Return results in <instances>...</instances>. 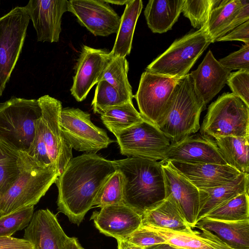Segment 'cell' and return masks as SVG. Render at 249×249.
<instances>
[{
  "label": "cell",
  "instance_id": "ac0fdd59",
  "mask_svg": "<svg viewBox=\"0 0 249 249\" xmlns=\"http://www.w3.org/2000/svg\"><path fill=\"white\" fill-rule=\"evenodd\" d=\"M92 220L100 233L118 240H126L142 225V215L124 204L101 208Z\"/></svg>",
  "mask_w": 249,
  "mask_h": 249
},
{
  "label": "cell",
  "instance_id": "ffe728a7",
  "mask_svg": "<svg viewBox=\"0 0 249 249\" xmlns=\"http://www.w3.org/2000/svg\"><path fill=\"white\" fill-rule=\"evenodd\" d=\"M173 167L198 189L222 186L234 182L241 174L228 165L190 163L169 161Z\"/></svg>",
  "mask_w": 249,
  "mask_h": 249
},
{
  "label": "cell",
  "instance_id": "7402d4cb",
  "mask_svg": "<svg viewBox=\"0 0 249 249\" xmlns=\"http://www.w3.org/2000/svg\"><path fill=\"white\" fill-rule=\"evenodd\" d=\"M195 227L210 231L232 249H249V220L227 221L204 217Z\"/></svg>",
  "mask_w": 249,
  "mask_h": 249
},
{
  "label": "cell",
  "instance_id": "603a6c76",
  "mask_svg": "<svg viewBox=\"0 0 249 249\" xmlns=\"http://www.w3.org/2000/svg\"><path fill=\"white\" fill-rule=\"evenodd\" d=\"M145 226L161 236L166 243L176 248L184 249H232L207 230H201V232L193 230L189 232L178 231Z\"/></svg>",
  "mask_w": 249,
  "mask_h": 249
},
{
  "label": "cell",
  "instance_id": "f35d334b",
  "mask_svg": "<svg viewBox=\"0 0 249 249\" xmlns=\"http://www.w3.org/2000/svg\"><path fill=\"white\" fill-rule=\"evenodd\" d=\"M126 240L143 248L159 244L166 243L165 240L161 236L146 226L142 225Z\"/></svg>",
  "mask_w": 249,
  "mask_h": 249
},
{
  "label": "cell",
  "instance_id": "8fae6325",
  "mask_svg": "<svg viewBox=\"0 0 249 249\" xmlns=\"http://www.w3.org/2000/svg\"><path fill=\"white\" fill-rule=\"evenodd\" d=\"M122 155L162 161L171 145L155 125L144 120L115 135Z\"/></svg>",
  "mask_w": 249,
  "mask_h": 249
},
{
  "label": "cell",
  "instance_id": "52a82bcc",
  "mask_svg": "<svg viewBox=\"0 0 249 249\" xmlns=\"http://www.w3.org/2000/svg\"><path fill=\"white\" fill-rule=\"evenodd\" d=\"M212 138L249 136V106L232 93H224L208 109L200 128Z\"/></svg>",
  "mask_w": 249,
  "mask_h": 249
},
{
  "label": "cell",
  "instance_id": "d6a6232c",
  "mask_svg": "<svg viewBox=\"0 0 249 249\" xmlns=\"http://www.w3.org/2000/svg\"><path fill=\"white\" fill-rule=\"evenodd\" d=\"M124 187L123 175L117 169L107 178L100 189L94 206L102 208L123 204Z\"/></svg>",
  "mask_w": 249,
  "mask_h": 249
},
{
  "label": "cell",
  "instance_id": "6da1fadb",
  "mask_svg": "<svg viewBox=\"0 0 249 249\" xmlns=\"http://www.w3.org/2000/svg\"><path fill=\"white\" fill-rule=\"evenodd\" d=\"M113 160L86 153L68 162L54 183L58 191L57 210L79 226L94 206L97 194L116 170Z\"/></svg>",
  "mask_w": 249,
  "mask_h": 249
},
{
  "label": "cell",
  "instance_id": "484cf974",
  "mask_svg": "<svg viewBox=\"0 0 249 249\" xmlns=\"http://www.w3.org/2000/svg\"><path fill=\"white\" fill-rule=\"evenodd\" d=\"M184 0H150L144 11L148 27L154 33L171 30L177 21Z\"/></svg>",
  "mask_w": 249,
  "mask_h": 249
},
{
  "label": "cell",
  "instance_id": "e0dca14e",
  "mask_svg": "<svg viewBox=\"0 0 249 249\" xmlns=\"http://www.w3.org/2000/svg\"><path fill=\"white\" fill-rule=\"evenodd\" d=\"M68 4L67 0H31L24 7L36 30L38 41H59L62 17L68 11Z\"/></svg>",
  "mask_w": 249,
  "mask_h": 249
},
{
  "label": "cell",
  "instance_id": "277c9868",
  "mask_svg": "<svg viewBox=\"0 0 249 249\" xmlns=\"http://www.w3.org/2000/svg\"><path fill=\"white\" fill-rule=\"evenodd\" d=\"M205 108L187 74L179 78L157 126L171 144L178 142L198 131L200 114Z\"/></svg>",
  "mask_w": 249,
  "mask_h": 249
},
{
  "label": "cell",
  "instance_id": "c3c4849f",
  "mask_svg": "<svg viewBox=\"0 0 249 249\" xmlns=\"http://www.w3.org/2000/svg\"><path fill=\"white\" fill-rule=\"evenodd\" d=\"M2 92H3V91L1 90L0 87V97L1 96V95L2 94Z\"/></svg>",
  "mask_w": 249,
  "mask_h": 249
},
{
  "label": "cell",
  "instance_id": "f546056e",
  "mask_svg": "<svg viewBox=\"0 0 249 249\" xmlns=\"http://www.w3.org/2000/svg\"><path fill=\"white\" fill-rule=\"evenodd\" d=\"M100 115L103 124L115 136L144 120L132 101L109 108Z\"/></svg>",
  "mask_w": 249,
  "mask_h": 249
},
{
  "label": "cell",
  "instance_id": "9c48e42d",
  "mask_svg": "<svg viewBox=\"0 0 249 249\" xmlns=\"http://www.w3.org/2000/svg\"><path fill=\"white\" fill-rule=\"evenodd\" d=\"M30 18L17 6L0 18V87L4 91L24 44Z\"/></svg>",
  "mask_w": 249,
  "mask_h": 249
},
{
  "label": "cell",
  "instance_id": "8d00e7d4",
  "mask_svg": "<svg viewBox=\"0 0 249 249\" xmlns=\"http://www.w3.org/2000/svg\"><path fill=\"white\" fill-rule=\"evenodd\" d=\"M34 213V206L22 208L0 217V237H12L16 232L25 229Z\"/></svg>",
  "mask_w": 249,
  "mask_h": 249
},
{
  "label": "cell",
  "instance_id": "836d02e7",
  "mask_svg": "<svg viewBox=\"0 0 249 249\" xmlns=\"http://www.w3.org/2000/svg\"><path fill=\"white\" fill-rule=\"evenodd\" d=\"M220 2L217 0H184L181 12L194 28L207 29L210 13Z\"/></svg>",
  "mask_w": 249,
  "mask_h": 249
},
{
  "label": "cell",
  "instance_id": "d590c367",
  "mask_svg": "<svg viewBox=\"0 0 249 249\" xmlns=\"http://www.w3.org/2000/svg\"><path fill=\"white\" fill-rule=\"evenodd\" d=\"M18 155L0 144V197L13 185L18 177Z\"/></svg>",
  "mask_w": 249,
  "mask_h": 249
},
{
  "label": "cell",
  "instance_id": "7c38bea8",
  "mask_svg": "<svg viewBox=\"0 0 249 249\" xmlns=\"http://www.w3.org/2000/svg\"><path fill=\"white\" fill-rule=\"evenodd\" d=\"M179 78L147 71L141 77L135 98L142 118L156 126L162 119L168 103Z\"/></svg>",
  "mask_w": 249,
  "mask_h": 249
},
{
  "label": "cell",
  "instance_id": "30bf717a",
  "mask_svg": "<svg viewBox=\"0 0 249 249\" xmlns=\"http://www.w3.org/2000/svg\"><path fill=\"white\" fill-rule=\"evenodd\" d=\"M60 122L65 139L77 151L96 153L113 142L92 123L89 113L79 108H62Z\"/></svg>",
  "mask_w": 249,
  "mask_h": 249
},
{
  "label": "cell",
  "instance_id": "ee69618b",
  "mask_svg": "<svg viewBox=\"0 0 249 249\" xmlns=\"http://www.w3.org/2000/svg\"><path fill=\"white\" fill-rule=\"evenodd\" d=\"M65 249H84L76 237H69L66 242Z\"/></svg>",
  "mask_w": 249,
  "mask_h": 249
},
{
  "label": "cell",
  "instance_id": "7a4b0ae2",
  "mask_svg": "<svg viewBox=\"0 0 249 249\" xmlns=\"http://www.w3.org/2000/svg\"><path fill=\"white\" fill-rule=\"evenodd\" d=\"M113 161L124 177V205L142 215L165 198L161 161L134 157Z\"/></svg>",
  "mask_w": 249,
  "mask_h": 249
},
{
  "label": "cell",
  "instance_id": "60d3db41",
  "mask_svg": "<svg viewBox=\"0 0 249 249\" xmlns=\"http://www.w3.org/2000/svg\"><path fill=\"white\" fill-rule=\"evenodd\" d=\"M238 40L245 44H249V20L237 26L232 31L218 38L216 41Z\"/></svg>",
  "mask_w": 249,
  "mask_h": 249
},
{
  "label": "cell",
  "instance_id": "4fadbf2b",
  "mask_svg": "<svg viewBox=\"0 0 249 249\" xmlns=\"http://www.w3.org/2000/svg\"><path fill=\"white\" fill-rule=\"evenodd\" d=\"M68 11L94 36L118 33L121 17L105 0H68Z\"/></svg>",
  "mask_w": 249,
  "mask_h": 249
},
{
  "label": "cell",
  "instance_id": "e575fe53",
  "mask_svg": "<svg viewBox=\"0 0 249 249\" xmlns=\"http://www.w3.org/2000/svg\"><path fill=\"white\" fill-rule=\"evenodd\" d=\"M132 101L121 95L105 80L97 83L91 106L94 113L102 114L107 109Z\"/></svg>",
  "mask_w": 249,
  "mask_h": 249
},
{
  "label": "cell",
  "instance_id": "5bb4252c",
  "mask_svg": "<svg viewBox=\"0 0 249 249\" xmlns=\"http://www.w3.org/2000/svg\"><path fill=\"white\" fill-rule=\"evenodd\" d=\"M110 52L83 45L75 66V73L71 89L78 102L87 97L91 88L100 81L104 71L112 58Z\"/></svg>",
  "mask_w": 249,
  "mask_h": 249
},
{
  "label": "cell",
  "instance_id": "83f0119b",
  "mask_svg": "<svg viewBox=\"0 0 249 249\" xmlns=\"http://www.w3.org/2000/svg\"><path fill=\"white\" fill-rule=\"evenodd\" d=\"M249 136L214 138L227 164L241 173L249 175Z\"/></svg>",
  "mask_w": 249,
  "mask_h": 249
},
{
  "label": "cell",
  "instance_id": "ab89813d",
  "mask_svg": "<svg viewBox=\"0 0 249 249\" xmlns=\"http://www.w3.org/2000/svg\"><path fill=\"white\" fill-rule=\"evenodd\" d=\"M225 68L249 70V44H245L238 51L218 60Z\"/></svg>",
  "mask_w": 249,
  "mask_h": 249
},
{
  "label": "cell",
  "instance_id": "2e32d148",
  "mask_svg": "<svg viewBox=\"0 0 249 249\" xmlns=\"http://www.w3.org/2000/svg\"><path fill=\"white\" fill-rule=\"evenodd\" d=\"M165 198L173 199L192 228L197 222L199 191L187 178L175 169L169 162L162 163Z\"/></svg>",
  "mask_w": 249,
  "mask_h": 249
},
{
  "label": "cell",
  "instance_id": "74e56055",
  "mask_svg": "<svg viewBox=\"0 0 249 249\" xmlns=\"http://www.w3.org/2000/svg\"><path fill=\"white\" fill-rule=\"evenodd\" d=\"M226 84L233 94L249 106V70H241L230 73Z\"/></svg>",
  "mask_w": 249,
  "mask_h": 249
},
{
  "label": "cell",
  "instance_id": "1f68e13d",
  "mask_svg": "<svg viewBox=\"0 0 249 249\" xmlns=\"http://www.w3.org/2000/svg\"><path fill=\"white\" fill-rule=\"evenodd\" d=\"M205 217L227 221L249 220V192L241 194L210 212Z\"/></svg>",
  "mask_w": 249,
  "mask_h": 249
},
{
  "label": "cell",
  "instance_id": "b9f144b4",
  "mask_svg": "<svg viewBox=\"0 0 249 249\" xmlns=\"http://www.w3.org/2000/svg\"><path fill=\"white\" fill-rule=\"evenodd\" d=\"M0 249H34L32 244L23 239L13 237H0Z\"/></svg>",
  "mask_w": 249,
  "mask_h": 249
},
{
  "label": "cell",
  "instance_id": "f6af8a7d",
  "mask_svg": "<svg viewBox=\"0 0 249 249\" xmlns=\"http://www.w3.org/2000/svg\"><path fill=\"white\" fill-rule=\"evenodd\" d=\"M118 249H145L135 245L126 240H118Z\"/></svg>",
  "mask_w": 249,
  "mask_h": 249
},
{
  "label": "cell",
  "instance_id": "f1b7e54d",
  "mask_svg": "<svg viewBox=\"0 0 249 249\" xmlns=\"http://www.w3.org/2000/svg\"><path fill=\"white\" fill-rule=\"evenodd\" d=\"M241 6V0H223L211 11L206 29L211 43L228 34Z\"/></svg>",
  "mask_w": 249,
  "mask_h": 249
},
{
  "label": "cell",
  "instance_id": "ba28073f",
  "mask_svg": "<svg viewBox=\"0 0 249 249\" xmlns=\"http://www.w3.org/2000/svg\"><path fill=\"white\" fill-rule=\"evenodd\" d=\"M211 43L205 29L190 32L176 40L145 69V71L181 78L187 74Z\"/></svg>",
  "mask_w": 249,
  "mask_h": 249
},
{
  "label": "cell",
  "instance_id": "5b68a950",
  "mask_svg": "<svg viewBox=\"0 0 249 249\" xmlns=\"http://www.w3.org/2000/svg\"><path fill=\"white\" fill-rule=\"evenodd\" d=\"M41 109L37 99L12 97L0 103V144L18 154L27 153Z\"/></svg>",
  "mask_w": 249,
  "mask_h": 249
},
{
  "label": "cell",
  "instance_id": "3957f363",
  "mask_svg": "<svg viewBox=\"0 0 249 249\" xmlns=\"http://www.w3.org/2000/svg\"><path fill=\"white\" fill-rule=\"evenodd\" d=\"M18 161L20 170L18 177L13 185L0 197L1 216L34 206L59 176L55 165L42 166L27 153H18Z\"/></svg>",
  "mask_w": 249,
  "mask_h": 249
},
{
  "label": "cell",
  "instance_id": "8992f818",
  "mask_svg": "<svg viewBox=\"0 0 249 249\" xmlns=\"http://www.w3.org/2000/svg\"><path fill=\"white\" fill-rule=\"evenodd\" d=\"M41 109L36 121L35 135L29 150L39 152L47 150L52 163L59 175L72 158V147L68 143L60 126L61 102L48 95L37 99Z\"/></svg>",
  "mask_w": 249,
  "mask_h": 249
},
{
  "label": "cell",
  "instance_id": "d6986e66",
  "mask_svg": "<svg viewBox=\"0 0 249 249\" xmlns=\"http://www.w3.org/2000/svg\"><path fill=\"white\" fill-rule=\"evenodd\" d=\"M68 236L57 216L49 209L36 211L25 229L23 239L34 249H65Z\"/></svg>",
  "mask_w": 249,
  "mask_h": 249
},
{
  "label": "cell",
  "instance_id": "cb8c5ba5",
  "mask_svg": "<svg viewBox=\"0 0 249 249\" xmlns=\"http://www.w3.org/2000/svg\"><path fill=\"white\" fill-rule=\"evenodd\" d=\"M141 215L142 225L178 231H193L176 203L170 197H166Z\"/></svg>",
  "mask_w": 249,
  "mask_h": 249
},
{
  "label": "cell",
  "instance_id": "44dd1931",
  "mask_svg": "<svg viewBox=\"0 0 249 249\" xmlns=\"http://www.w3.org/2000/svg\"><path fill=\"white\" fill-rule=\"evenodd\" d=\"M230 73L209 50L197 68L189 74L196 92L205 107L224 87Z\"/></svg>",
  "mask_w": 249,
  "mask_h": 249
},
{
  "label": "cell",
  "instance_id": "4dcf8cb0",
  "mask_svg": "<svg viewBox=\"0 0 249 249\" xmlns=\"http://www.w3.org/2000/svg\"><path fill=\"white\" fill-rule=\"evenodd\" d=\"M128 63L125 57H112L105 69L100 81H106L121 95L132 100L134 95L128 80Z\"/></svg>",
  "mask_w": 249,
  "mask_h": 249
},
{
  "label": "cell",
  "instance_id": "7dc6e473",
  "mask_svg": "<svg viewBox=\"0 0 249 249\" xmlns=\"http://www.w3.org/2000/svg\"><path fill=\"white\" fill-rule=\"evenodd\" d=\"M105 1L108 3H111L116 5H126L129 1V0H105Z\"/></svg>",
  "mask_w": 249,
  "mask_h": 249
},
{
  "label": "cell",
  "instance_id": "d4e9b609",
  "mask_svg": "<svg viewBox=\"0 0 249 249\" xmlns=\"http://www.w3.org/2000/svg\"><path fill=\"white\" fill-rule=\"evenodd\" d=\"M249 174L241 173L233 183L213 188L198 189L199 212L197 222L225 202L241 194L249 192Z\"/></svg>",
  "mask_w": 249,
  "mask_h": 249
},
{
  "label": "cell",
  "instance_id": "7bdbcfd3",
  "mask_svg": "<svg viewBox=\"0 0 249 249\" xmlns=\"http://www.w3.org/2000/svg\"><path fill=\"white\" fill-rule=\"evenodd\" d=\"M241 6L228 30V33L249 20V0H241Z\"/></svg>",
  "mask_w": 249,
  "mask_h": 249
},
{
  "label": "cell",
  "instance_id": "bcb514c9",
  "mask_svg": "<svg viewBox=\"0 0 249 249\" xmlns=\"http://www.w3.org/2000/svg\"><path fill=\"white\" fill-rule=\"evenodd\" d=\"M145 249H184L182 248H176L168 243H161L153 245L146 248Z\"/></svg>",
  "mask_w": 249,
  "mask_h": 249
},
{
  "label": "cell",
  "instance_id": "9a60e30c",
  "mask_svg": "<svg viewBox=\"0 0 249 249\" xmlns=\"http://www.w3.org/2000/svg\"><path fill=\"white\" fill-rule=\"evenodd\" d=\"M178 161L190 163H214L228 165L215 141L203 134H192L171 144L162 163Z\"/></svg>",
  "mask_w": 249,
  "mask_h": 249
},
{
  "label": "cell",
  "instance_id": "681fc988",
  "mask_svg": "<svg viewBox=\"0 0 249 249\" xmlns=\"http://www.w3.org/2000/svg\"><path fill=\"white\" fill-rule=\"evenodd\" d=\"M1 217V214H0V217Z\"/></svg>",
  "mask_w": 249,
  "mask_h": 249
},
{
  "label": "cell",
  "instance_id": "4316f807",
  "mask_svg": "<svg viewBox=\"0 0 249 249\" xmlns=\"http://www.w3.org/2000/svg\"><path fill=\"white\" fill-rule=\"evenodd\" d=\"M141 0H129L121 17L120 27L110 53L113 57H125L130 53L134 33L142 9Z\"/></svg>",
  "mask_w": 249,
  "mask_h": 249
}]
</instances>
